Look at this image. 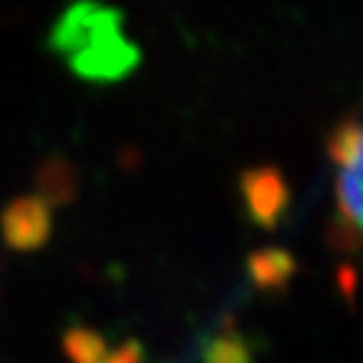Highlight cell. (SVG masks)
I'll return each instance as SVG.
<instances>
[{
    "label": "cell",
    "mask_w": 363,
    "mask_h": 363,
    "mask_svg": "<svg viewBox=\"0 0 363 363\" xmlns=\"http://www.w3.org/2000/svg\"><path fill=\"white\" fill-rule=\"evenodd\" d=\"M40 197L48 202H68L76 194V174L66 162H45L40 167Z\"/></svg>",
    "instance_id": "obj_7"
},
{
    "label": "cell",
    "mask_w": 363,
    "mask_h": 363,
    "mask_svg": "<svg viewBox=\"0 0 363 363\" xmlns=\"http://www.w3.org/2000/svg\"><path fill=\"white\" fill-rule=\"evenodd\" d=\"M328 154L340 167L338 204L343 227L363 238V121H340L328 136Z\"/></svg>",
    "instance_id": "obj_2"
},
{
    "label": "cell",
    "mask_w": 363,
    "mask_h": 363,
    "mask_svg": "<svg viewBox=\"0 0 363 363\" xmlns=\"http://www.w3.org/2000/svg\"><path fill=\"white\" fill-rule=\"evenodd\" d=\"M250 278L262 290H280L295 272V260L285 250H260L247 262Z\"/></svg>",
    "instance_id": "obj_5"
},
{
    "label": "cell",
    "mask_w": 363,
    "mask_h": 363,
    "mask_svg": "<svg viewBox=\"0 0 363 363\" xmlns=\"http://www.w3.org/2000/svg\"><path fill=\"white\" fill-rule=\"evenodd\" d=\"M53 217L40 194L33 197H21L13 204H8L3 217H0V230L3 238L13 250H38L51 238Z\"/></svg>",
    "instance_id": "obj_4"
},
{
    "label": "cell",
    "mask_w": 363,
    "mask_h": 363,
    "mask_svg": "<svg viewBox=\"0 0 363 363\" xmlns=\"http://www.w3.org/2000/svg\"><path fill=\"white\" fill-rule=\"evenodd\" d=\"M63 353L71 363H104L108 356V346L96 330L71 328L63 335Z\"/></svg>",
    "instance_id": "obj_6"
},
{
    "label": "cell",
    "mask_w": 363,
    "mask_h": 363,
    "mask_svg": "<svg viewBox=\"0 0 363 363\" xmlns=\"http://www.w3.org/2000/svg\"><path fill=\"white\" fill-rule=\"evenodd\" d=\"M204 363H255L252 346L235 330H225L212 343H207L202 353Z\"/></svg>",
    "instance_id": "obj_8"
},
{
    "label": "cell",
    "mask_w": 363,
    "mask_h": 363,
    "mask_svg": "<svg viewBox=\"0 0 363 363\" xmlns=\"http://www.w3.org/2000/svg\"><path fill=\"white\" fill-rule=\"evenodd\" d=\"M245 215L262 230H272L283 220L290 204V189L285 177L275 167H255L240 179Z\"/></svg>",
    "instance_id": "obj_3"
},
{
    "label": "cell",
    "mask_w": 363,
    "mask_h": 363,
    "mask_svg": "<svg viewBox=\"0 0 363 363\" xmlns=\"http://www.w3.org/2000/svg\"><path fill=\"white\" fill-rule=\"evenodd\" d=\"M144 361V351L136 340H129L124 346H119L116 351H108L106 361L104 363H142Z\"/></svg>",
    "instance_id": "obj_9"
},
{
    "label": "cell",
    "mask_w": 363,
    "mask_h": 363,
    "mask_svg": "<svg viewBox=\"0 0 363 363\" xmlns=\"http://www.w3.org/2000/svg\"><path fill=\"white\" fill-rule=\"evenodd\" d=\"M48 45L84 81H121L139 63L121 13L99 0H76L53 23Z\"/></svg>",
    "instance_id": "obj_1"
}]
</instances>
